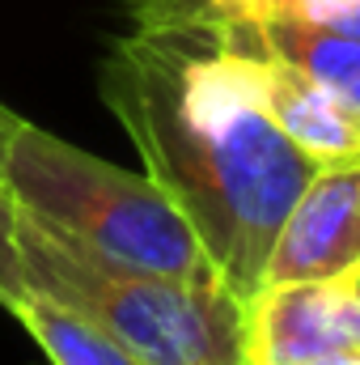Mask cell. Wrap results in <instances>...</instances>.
I'll return each mask as SVG.
<instances>
[{"instance_id": "1", "label": "cell", "mask_w": 360, "mask_h": 365, "mask_svg": "<svg viewBox=\"0 0 360 365\" xmlns=\"http://www.w3.org/2000/svg\"><path fill=\"white\" fill-rule=\"evenodd\" d=\"M127 9L132 30L106 43L97 93L221 284L250 306L292 200L322 162L259 106L242 56L212 34L199 0H127Z\"/></svg>"}, {"instance_id": "2", "label": "cell", "mask_w": 360, "mask_h": 365, "mask_svg": "<svg viewBox=\"0 0 360 365\" xmlns=\"http://www.w3.org/2000/svg\"><path fill=\"white\" fill-rule=\"evenodd\" d=\"M0 187L21 212L97 259L221 284L179 204L149 175L102 162L90 149H77L34 123L17 128Z\"/></svg>"}, {"instance_id": "3", "label": "cell", "mask_w": 360, "mask_h": 365, "mask_svg": "<svg viewBox=\"0 0 360 365\" xmlns=\"http://www.w3.org/2000/svg\"><path fill=\"white\" fill-rule=\"evenodd\" d=\"M26 284L51 293L119 340L140 365H242L250 306L216 280L136 272L64 242L17 208Z\"/></svg>"}, {"instance_id": "4", "label": "cell", "mask_w": 360, "mask_h": 365, "mask_svg": "<svg viewBox=\"0 0 360 365\" xmlns=\"http://www.w3.org/2000/svg\"><path fill=\"white\" fill-rule=\"evenodd\" d=\"M360 268V158L327 162L292 200L263 289L305 280H348Z\"/></svg>"}, {"instance_id": "5", "label": "cell", "mask_w": 360, "mask_h": 365, "mask_svg": "<svg viewBox=\"0 0 360 365\" xmlns=\"http://www.w3.org/2000/svg\"><path fill=\"white\" fill-rule=\"evenodd\" d=\"M360 297L348 280L271 284L250 302L246 353L263 365H297L309 357L356 353Z\"/></svg>"}, {"instance_id": "6", "label": "cell", "mask_w": 360, "mask_h": 365, "mask_svg": "<svg viewBox=\"0 0 360 365\" xmlns=\"http://www.w3.org/2000/svg\"><path fill=\"white\" fill-rule=\"evenodd\" d=\"M225 47L242 56L246 86L297 149H305L322 166L360 158V110L348 98H339L331 86H322L318 77L271 51L242 47V43H225Z\"/></svg>"}, {"instance_id": "7", "label": "cell", "mask_w": 360, "mask_h": 365, "mask_svg": "<svg viewBox=\"0 0 360 365\" xmlns=\"http://www.w3.org/2000/svg\"><path fill=\"white\" fill-rule=\"evenodd\" d=\"M203 17L221 43L271 51V56L305 68L309 77H318L322 86H331L360 110V38L327 34V30H314L305 21H288V17H221L212 9H203Z\"/></svg>"}, {"instance_id": "8", "label": "cell", "mask_w": 360, "mask_h": 365, "mask_svg": "<svg viewBox=\"0 0 360 365\" xmlns=\"http://www.w3.org/2000/svg\"><path fill=\"white\" fill-rule=\"evenodd\" d=\"M21 327L34 336V344L47 353L51 365H140L119 340H110L90 314L77 306L30 289V297L17 306Z\"/></svg>"}, {"instance_id": "9", "label": "cell", "mask_w": 360, "mask_h": 365, "mask_svg": "<svg viewBox=\"0 0 360 365\" xmlns=\"http://www.w3.org/2000/svg\"><path fill=\"white\" fill-rule=\"evenodd\" d=\"M259 17H288L327 34L360 38V0H268Z\"/></svg>"}, {"instance_id": "10", "label": "cell", "mask_w": 360, "mask_h": 365, "mask_svg": "<svg viewBox=\"0 0 360 365\" xmlns=\"http://www.w3.org/2000/svg\"><path fill=\"white\" fill-rule=\"evenodd\" d=\"M30 297L26 268H21V247H17V204L0 187V306L17 314V306Z\"/></svg>"}, {"instance_id": "11", "label": "cell", "mask_w": 360, "mask_h": 365, "mask_svg": "<svg viewBox=\"0 0 360 365\" xmlns=\"http://www.w3.org/2000/svg\"><path fill=\"white\" fill-rule=\"evenodd\" d=\"M199 4L221 13V17H259L268 0H199Z\"/></svg>"}, {"instance_id": "12", "label": "cell", "mask_w": 360, "mask_h": 365, "mask_svg": "<svg viewBox=\"0 0 360 365\" xmlns=\"http://www.w3.org/2000/svg\"><path fill=\"white\" fill-rule=\"evenodd\" d=\"M26 119L13 110V106H4L0 102V170H4V158H9V145H13V136H17V128H21Z\"/></svg>"}, {"instance_id": "13", "label": "cell", "mask_w": 360, "mask_h": 365, "mask_svg": "<svg viewBox=\"0 0 360 365\" xmlns=\"http://www.w3.org/2000/svg\"><path fill=\"white\" fill-rule=\"evenodd\" d=\"M348 284H352V293H356V297H360V268H356V272H352V276H348Z\"/></svg>"}, {"instance_id": "14", "label": "cell", "mask_w": 360, "mask_h": 365, "mask_svg": "<svg viewBox=\"0 0 360 365\" xmlns=\"http://www.w3.org/2000/svg\"><path fill=\"white\" fill-rule=\"evenodd\" d=\"M242 365H263V361H259V357H250V353H246V357H242Z\"/></svg>"}]
</instances>
